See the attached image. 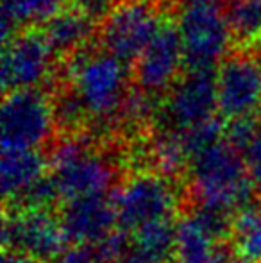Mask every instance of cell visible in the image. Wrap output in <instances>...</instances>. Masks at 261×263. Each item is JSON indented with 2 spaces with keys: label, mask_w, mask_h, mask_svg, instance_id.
<instances>
[{
  "label": "cell",
  "mask_w": 261,
  "mask_h": 263,
  "mask_svg": "<svg viewBox=\"0 0 261 263\" xmlns=\"http://www.w3.org/2000/svg\"><path fill=\"white\" fill-rule=\"evenodd\" d=\"M57 76L72 84L93 124L116 125L118 111L132 86L131 70L124 63L95 42L61 61Z\"/></svg>",
  "instance_id": "1"
},
{
  "label": "cell",
  "mask_w": 261,
  "mask_h": 263,
  "mask_svg": "<svg viewBox=\"0 0 261 263\" xmlns=\"http://www.w3.org/2000/svg\"><path fill=\"white\" fill-rule=\"evenodd\" d=\"M188 172L198 204L244 211L254 197L244 154L226 138L190 159Z\"/></svg>",
  "instance_id": "2"
},
{
  "label": "cell",
  "mask_w": 261,
  "mask_h": 263,
  "mask_svg": "<svg viewBox=\"0 0 261 263\" xmlns=\"http://www.w3.org/2000/svg\"><path fill=\"white\" fill-rule=\"evenodd\" d=\"M49 166L61 199L66 201L108 194L115 181V165L111 159L95 149L84 135L57 140L50 153Z\"/></svg>",
  "instance_id": "3"
},
{
  "label": "cell",
  "mask_w": 261,
  "mask_h": 263,
  "mask_svg": "<svg viewBox=\"0 0 261 263\" xmlns=\"http://www.w3.org/2000/svg\"><path fill=\"white\" fill-rule=\"evenodd\" d=\"M168 14H172V9L167 0H126L116 4L98 24V47L131 68Z\"/></svg>",
  "instance_id": "4"
},
{
  "label": "cell",
  "mask_w": 261,
  "mask_h": 263,
  "mask_svg": "<svg viewBox=\"0 0 261 263\" xmlns=\"http://www.w3.org/2000/svg\"><path fill=\"white\" fill-rule=\"evenodd\" d=\"M2 151H39L56 131L52 95L47 88L16 90L2 101Z\"/></svg>",
  "instance_id": "5"
},
{
  "label": "cell",
  "mask_w": 261,
  "mask_h": 263,
  "mask_svg": "<svg viewBox=\"0 0 261 263\" xmlns=\"http://www.w3.org/2000/svg\"><path fill=\"white\" fill-rule=\"evenodd\" d=\"M120 229L134 233L157 222L172 220L179 197L172 181L163 174L142 172L113 192Z\"/></svg>",
  "instance_id": "6"
},
{
  "label": "cell",
  "mask_w": 261,
  "mask_h": 263,
  "mask_svg": "<svg viewBox=\"0 0 261 263\" xmlns=\"http://www.w3.org/2000/svg\"><path fill=\"white\" fill-rule=\"evenodd\" d=\"M185 70H215L233 45L220 4L185 7L177 18Z\"/></svg>",
  "instance_id": "7"
},
{
  "label": "cell",
  "mask_w": 261,
  "mask_h": 263,
  "mask_svg": "<svg viewBox=\"0 0 261 263\" xmlns=\"http://www.w3.org/2000/svg\"><path fill=\"white\" fill-rule=\"evenodd\" d=\"M59 68L42 27L20 31L2 47V91L4 95L29 88H47Z\"/></svg>",
  "instance_id": "8"
},
{
  "label": "cell",
  "mask_w": 261,
  "mask_h": 263,
  "mask_svg": "<svg viewBox=\"0 0 261 263\" xmlns=\"http://www.w3.org/2000/svg\"><path fill=\"white\" fill-rule=\"evenodd\" d=\"M218 115L226 122L261 109V49H233L216 68Z\"/></svg>",
  "instance_id": "9"
},
{
  "label": "cell",
  "mask_w": 261,
  "mask_h": 263,
  "mask_svg": "<svg viewBox=\"0 0 261 263\" xmlns=\"http://www.w3.org/2000/svg\"><path fill=\"white\" fill-rule=\"evenodd\" d=\"M218 111L215 70H185L168 93L161 99V129L188 131L215 118Z\"/></svg>",
  "instance_id": "10"
},
{
  "label": "cell",
  "mask_w": 261,
  "mask_h": 263,
  "mask_svg": "<svg viewBox=\"0 0 261 263\" xmlns=\"http://www.w3.org/2000/svg\"><path fill=\"white\" fill-rule=\"evenodd\" d=\"M2 240L6 251L24 254L38 263H50L66 249L68 242L59 215L36 208L7 210Z\"/></svg>",
  "instance_id": "11"
},
{
  "label": "cell",
  "mask_w": 261,
  "mask_h": 263,
  "mask_svg": "<svg viewBox=\"0 0 261 263\" xmlns=\"http://www.w3.org/2000/svg\"><path fill=\"white\" fill-rule=\"evenodd\" d=\"M185 72V52L179 24L168 14L150 43L131 66V83L138 90L163 99Z\"/></svg>",
  "instance_id": "12"
},
{
  "label": "cell",
  "mask_w": 261,
  "mask_h": 263,
  "mask_svg": "<svg viewBox=\"0 0 261 263\" xmlns=\"http://www.w3.org/2000/svg\"><path fill=\"white\" fill-rule=\"evenodd\" d=\"M59 218L66 238L77 246H97L118 224L115 197L109 192L66 201Z\"/></svg>",
  "instance_id": "13"
},
{
  "label": "cell",
  "mask_w": 261,
  "mask_h": 263,
  "mask_svg": "<svg viewBox=\"0 0 261 263\" xmlns=\"http://www.w3.org/2000/svg\"><path fill=\"white\" fill-rule=\"evenodd\" d=\"M42 31L54 58L57 59V63H61L81 49L97 42L98 24L79 7L66 4L56 16L43 25Z\"/></svg>",
  "instance_id": "14"
},
{
  "label": "cell",
  "mask_w": 261,
  "mask_h": 263,
  "mask_svg": "<svg viewBox=\"0 0 261 263\" xmlns=\"http://www.w3.org/2000/svg\"><path fill=\"white\" fill-rule=\"evenodd\" d=\"M229 247L209 235L193 215L175 224V246L172 263H231Z\"/></svg>",
  "instance_id": "15"
},
{
  "label": "cell",
  "mask_w": 261,
  "mask_h": 263,
  "mask_svg": "<svg viewBox=\"0 0 261 263\" xmlns=\"http://www.w3.org/2000/svg\"><path fill=\"white\" fill-rule=\"evenodd\" d=\"M47 161L39 151H2L0 177L4 199L11 204L24 197L36 183L47 177Z\"/></svg>",
  "instance_id": "16"
},
{
  "label": "cell",
  "mask_w": 261,
  "mask_h": 263,
  "mask_svg": "<svg viewBox=\"0 0 261 263\" xmlns=\"http://www.w3.org/2000/svg\"><path fill=\"white\" fill-rule=\"evenodd\" d=\"M66 6V0H2V43L16 32L43 27Z\"/></svg>",
  "instance_id": "17"
},
{
  "label": "cell",
  "mask_w": 261,
  "mask_h": 263,
  "mask_svg": "<svg viewBox=\"0 0 261 263\" xmlns=\"http://www.w3.org/2000/svg\"><path fill=\"white\" fill-rule=\"evenodd\" d=\"M234 49H256L261 43V0H222Z\"/></svg>",
  "instance_id": "18"
},
{
  "label": "cell",
  "mask_w": 261,
  "mask_h": 263,
  "mask_svg": "<svg viewBox=\"0 0 261 263\" xmlns=\"http://www.w3.org/2000/svg\"><path fill=\"white\" fill-rule=\"evenodd\" d=\"M175 224L157 222L138 229L131 236V253L145 263H167L174 256Z\"/></svg>",
  "instance_id": "19"
},
{
  "label": "cell",
  "mask_w": 261,
  "mask_h": 263,
  "mask_svg": "<svg viewBox=\"0 0 261 263\" xmlns=\"http://www.w3.org/2000/svg\"><path fill=\"white\" fill-rule=\"evenodd\" d=\"M150 158L159 168V174L167 177L177 176L186 166H190V156L186 153L181 133L168 129H161L152 138Z\"/></svg>",
  "instance_id": "20"
},
{
  "label": "cell",
  "mask_w": 261,
  "mask_h": 263,
  "mask_svg": "<svg viewBox=\"0 0 261 263\" xmlns=\"http://www.w3.org/2000/svg\"><path fill=\"white\" fill-rule=\"evenodd\" d=\"M233 236L236 251L252 263H261V211L244 210L234 218Z\"/></svg>",
  "instance_id": "21"
},
{
  "label": "cell",
  "mask_w": 261,
  "mask_h": 263,
  "mask_svg": "<svg viewBox=\"0 0 261 263\" xmlns=\"http://www.w3.org/2000/svg\"><path fill=\"white\" fill-rule=\"evenodd\" d=\"M224 135H226V125H224V118L220 117H215L204 124L181 133L190 159L224 140Z\"/></svg>",
  "instance_id": "22"
},
{
  "label": "cell",
  "mask_w": 261,
  "mask_h": 263,
  "mask_svg": "<svg viewBox=\"0 0 261 263\" xmlns=\"http://www.w3.org/2000/svg\"><path fill=\"white\" fill-rule=\"evenodd\" d=\"M261 122L258 120V115L254 117H244V118H236V120H231L226 124V135L224 138L238 149L242 154L245 153L249 145L252 143L254 136L258 135Z\"/></svg>",
  "instance_id": "23"
},
{
  "label": "cell",
  "mask_w": 261,
  "mask_h": 263,
  "mask_svg": "<svg viewBox=\"0 0 261 263\" xmlns=\"http://www.w3.org/2000/svg\"><path fill=\"white\" fill-rule=\"evenodd\" d=\"M95 249L104 263H115L131 251V238L127 231L115 229L111 235H108L102 242H98Z\"/></svg>",
  "instance_id": "24"
},
{
  "label": "cell",
  "mask_w": 261,
  "mask_h": 263,
  "mask_svg": "<svg viewBox=\"0 0 261 263\" xmlns=\"http://www.w3.org/2000/svg\"><path fill=\"white\" fill-rule=\"evenodd\" d=\"M50 263H104L98 256L95 246H73L66 247Z\"/></svg>",
  "instance_id": "25"
},
{
  "label": "cell",
  "mask_w": 261,
  "mask_h": 263,
  "mask_svg": "<svg viewBox=\"0 0 261 263\" xmlns=\"http://www.w3.org/2000/svg\"><path fill=\"white\" fill-rule=\"evenodd\" d=\"M244 159H245L249 177L252 179L254 186L261 188V125H259L258 135L252 140V143L245 149Z\"/></svg>",
  "instance_id": "26"
},
{
  "label": "cell",
  "mask_w": 261,
  "mask_h": 263,
  "mask_svg": "<svg viewBox=\"0 0 261 263\" xmlns=\"http://www.w3.org/2000/svg\"><path fill=\"white\" fill-rule=\"evenodd\" d=\"M222 0H167L170 9H179V7H192V6H204V4H220Z\"/></svg>",
  "instance_id": "27"
},
{
  "label": "cell",
  "mask_w": 261,
  "mask_h": 263,
  "mask_svg": "<svg viewBox=\"0 0 261 263\" xmlns=\"http://www.w3.org/2000/svg\"><path fill=\"white\" fill-rule=\"evenodd\" d=\"M2 263H38V261L31 260V258L24 256V254L13 253V251H6L2 256Z\"/></svg>",
  "instance_id": "28"
},
{
  "label": "cell",
  "mask_w": 261,
  "mask_h": 263,
  "mask_svg": "<svg viewBox=\"0 0 261 263\" xmlns=\"http://www.w3.org/2000/svg\"><path fill=\"white\" fill-rule=\"evenodd\" d=\"M115 263H145V261H142L138 256H136V254H132L131 251H129V253H127L126 256L120 258V260H118V261H115Z\"/></svg>",
  "instance_id": "29"
},
{
  "label": "cell",
  "mask_w": 261,
  "mask_h": 263,
  "mask_svg": "<svg viewBox=\"0 0 261 263\" xmlns=\"http://www.w3.org/2000/svg\"><path fill=\"white\" fill-rule=\"evenodd\" d=\"M113 2H115V6H116V4H120V2H126V0H113Z\"/></svg>",
  "instance_id": "30"
},
{
  "label": "cell",
  "mask_w": 261,
  "mask_h": 263,
  "mask_svg": "<svg viewBox=\"0 0 261 263\" xmlns=\"http://www.w3.org/2000/svg\"><path fill=\"white\" fill-rule=\"evenodd\" d=\"M72 2H75V0H66V4H72Z\"/></svg>",
  "instance_id": "31"
},
{
  "label": "cell",
  "mask_w": 261,
  "mask_h": 263,
  "mask_svg": "<svg viewBox=\"0 0 261 263\" xmlns=\"http://www.w3.org/2000/svg\"><path fill=\"white\" fill-rule=\"evenodd\" d=\"M259 211H261V202H259Z\"/></svg>",
  "instance_id": "32"
}]
</instances>
